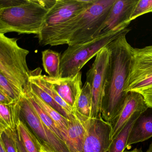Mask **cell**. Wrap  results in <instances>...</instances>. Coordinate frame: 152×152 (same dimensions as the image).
<instances>
[{
	"label": "cell",
	"mask_w": 152,
	"mask_h": 152,
	"mask_svg": "<svg viewBox=\"0 0 152 152\" xmlns=\"http://www.w3.org/2000/svg\"><path fill=\"white\" fill-rule=\"evenodd\" d=\"M116 0H95L94 3L72 19L45 28L37 36L42 46L80 44L99 37Z\"/></svg>",
	"instance_id": "1"
},
{
	"label": "cell",
	"mask_w": 152,
	"mask_h": 152,
	"mask_svg": "<svg viewBox=\"0 0 152 152\" xmlns=\"http://www.w3.org/2000/svg\"><path fill=\"white\" fill-rule=\"evenodd\" d=\"M128 28L107 45L110 58L101 114L111 124L122 108L128 92L127 82L130 72L132 48L126 39Z\"/></svg>",
	"instance_id": "2"
},
{
	"label": "cell",
	"mask_w": 152,
	"mask_h": 152,
	"mask_svg": "<svg viewBox=\"0 0 152 152\" xmlns=\"http://www.w3.org/2000/svg\"><path fill=\"white\" fill-rule=\"evenodd\" d=\"M56 0H0V34L38 35Z\"/></svg>",
	"instance_id": "3"
},
{
	"label": "cell",
	"mask_w": 152,
	"mask_h": 152,
	"mask_svg": "<svg viewBox=\"0 0 152 152\" xmlns=\"http://www.w3.org/2000/svg\"><path fill=\"white\" fill-rule=\"evenodd\" d=\"M16 38L0 34V74L26 94L30 91L31 72L26 62L29 51L19 47Z\"/></svg>",
	"instance_id": "4"
},
{
	"label": "cell",
	"mask_w": 152,
	"mask_h": 152,
	"mask_svg": "<svg viewBox=\"0 0 152 152\" xmlns=\"http://www.w3.org/2000/svg\"><path fill=\"white\" fill-rule=\"evenodd\" d=\"M126 29L112 32L84 43L68 46L61 55L60 78L75 76L89 60Z\"/></svg>",
	"instance_id": "5"
},
{
	"label": "cell",
	"mask_w": 152,
	"mask_h": 152,
	"mask_svg": "<svg viewBox=\"0 0 152 152\" xmlns=\"http://www.w3.org/2000/svg\"><path fill=\"white\" fill-rule=\"evenodd\" d=\"M110 54L107 46L103 48L96 56L95 61L86 74V82L90 85L92 93L90 118H97L101 115V105L106 83Z\"/></svg>",
	"instance_id": "6"
},
{
	"label": "cell",
	"mask_w": 152,
	"mask_h": 152,
	"mask_svg": "<svg viewBox=\"0 0 152 152\" xmlns=\"http://www.w3.org/2000/svg\"><path fill=\"white\" fill-rule=\"evenodd\" d=\"M152 87V46L132 48L130 72L127 92H139Z\"/></svg>",
	"instance_id": "7"
},
{
	"label": "cell",
	"mask_w": 152,
	"mask_h": 152,
	"mask_svg": "<svg viewBox=\"0 0 152 152\" xmlns=\"http://www.w3.org/2000/svg\"><path fill=\"white\" fill-rule=\"evenodd\" d=\"M19 103L20 118L42 143L47 144L56 152H70L65 142L44 124L25 95L20 99Z\"/></svg>",
	"instance_id": "8"
},
{
	"label": "cell",
	"mask_w": 152,
	"mask_h": 152,
	"mask_svg": "<svg viewBox=\"0 0 152 152\" xmlns=\"http://www.w3.org/2000/svg\"><path fill=\"white\" fill-rule=\"evenodd\" d=\"M111 132V124L101 115L97 118H90L82 152H107L112 142Z\"/></svg>",
	"instance_id": "9"
},
{
	"label": "cell",
	"mask_w": 152,
	"mask_h": 152,
	"mask_svg": "<svg viewBox=\"0 0 152 152\" xmlns=\"http://www.w3.org/2000/svg\"><path fill=\"white\" fill-rule=\"evenodd\" d=\"M94 1L95 0H56L47 15L44 29L72 19L90 7Z\"/></svg>",
	"instance_id": "10"
},
{
	"label": "cell",
	"mask_w": 152,
	"mask_h": 152,
	"mask_svg": "<svg viewBox=\"0 0 152 152\" xmlns=\"http://www.w3.org/2000/svg\"><path fill=\"white\" fill-rule=\"evenodd\" d=\"M139 0H116L112 7L99 36L127 28Z\"/></svg>",
	"instance_id": "11"
},
{
	"label": "cell",
	"mask_w": 152,
	"mask_h": 152,
	"mask_svg": "<svg viewBox=\"0 0 152 152\" xmlns=\"http://www.w3.org/2000/svg\"><path fill=\"white\" fill-rule=\"evenodd\" d=\"M148 108L140 93L136 91L128 92L122 108L110 124L112 128L111 140L116 137L135 113L144 112Z\"/></svg>",
	"instance_id": "12"
},
{
	"label": "cell",
	"mask_w": 152,
	"mask_h": 152,
	"mask_svg": "<svg viewBox=\"0 0 152 152\" xmlns=\"http://www.w3.org/2000/svg\"><path fill=\"white\" fill-rule=\"evenodd\" d=\"M43 78L52 85L59 96L73 108L75 102L81 92L82 73L80 72L73 77L51 78L43 75Z\"/></svg>",
	"instance_id": "13"
},
{
	"label": "cell",
	"mask_w": 152,
	"mask_h": 152,
	"mask_svg": "<svg viewBox=\"0 0 152 152\" xmlns=\"http://www.w3.org/2000/svg\"><path fill=\"white\" fill-rule=\"evenodd\" d=\"M90 118L74 111L67 127V145L70 152H82Z\"/></svg>",
	"instance_id": "14"
},
{
	"label": "cell",
	"mask_w": 152,
	"mask_h": 152,
	"mask_svg": "<svg viewBox=\"0 0 152 152\" xmlns=\"http://www.w3.org/2000/svg\"><path fill=\"white\" fill-rule=\"evenodd\" d=\"M152 137V108L142 112L134 123L130 133L127 147L143 142Z\"/></svg>",
	"instance_id": "15"
},
{
	"label": "cell",
	"mask_w": 152,
	"mask_h": 152,
	"mask_svg": "<svg viewBox=\"0 0 152 152\" xmlns=\"http://www.w3.org/2000/svg\"><path fill=\"white\" fill-rule=\"evenodd\" d=\"M19 100L10 104H0V131L17 129L18 124L20 119Z\"/></svg>",
	"instance_id": "16"
},
{
	"label": "cell",
	"mask_w": 152,
	"mask_h": 152,
	"mask_svg": "<svg viewBox=\"0 0 152 152\" xmlns=\"http://www.w3.org/2000/svg\"><path fill=\"white\" fill-rule=\"evenodd\" d=\"M142 112H137L132 115L116 137L112 140L107 152H124L134 123Z\"/></svg>",
	"instance_id": "17"
},
{
	"label": "cell",
	"mask_w": 152,
	"mask_h": 152,
	"mask_svg": "<svg viewBox=\"0 0 152 152\" xmlns=\"http://www.w3.org/2000/svg\"><path fill=\"white\" fill-rule=\"evenodd\" d=\"M39 105L40 107L50 116L54 121L64 134L65 139L66 143L67 145V127L69 120L60 114L57 111L52 108L50 106L46 104L41 99L33 93L30 89L27 93Z\"/></svg>",
	"instance_id": "18"
},
{
	"label": "cell",
	"mask_w": 152,
	"mask_h": 152,
	"mask_svg": "<svg viewBox=\"0 0 152 152\" xmlns=\"http://www.w3.org/2000/svg\"><path fill=\"white\" fill-rule=\"evenodd\" d=\"M42 65L45 72L51 78H60L61 56L56 51L46 50L42 52Z\"/></svg>",
	"instance_id": "19"
},
{
	"label": "cell",
	"mask_w": 152,
	"mask_h": 152,
	"mask_svg": "<svg viewBox=\"0 0 152 152\" xmlns=\"http://www.w3.org/2000/svg\"><path fill=\"white\" fill-rule=\"evenodd\" d=\"M17 130L27 152H40L41 142L21 118L18 124Z\"/></svg>",
	"instance_id": "20"
},
{
	"label": "cell",
	"mask_w": 152,
	"mask_h": 152,
	"mask_svg": "<svg viewBox=\"0 0 152 152\" xmlns=\"http://www.w3.org/2000/svg\"><path fill=\"white\" fill-rule=\"evenodd\" d=\"M92 93L90 85L85 82L81 92L77 99L74 107V111L83 116L90 118L92 109Z\"/></svg>",
	"instance_id": "21"
},
{
	"label": "cell",
	"mask_w": 152,
	"mask_h": 152,
	"mask_svg": "<svg viewBox=\"0 0 152 152\" xmlns=\"http://www.w3.org/2000/svg\"><path fill=\"white\" fill-rule=\"evenodd\" d=\"M30 88L31 90L44 102L57 111L64 117L70 120L73 114L70 115L65 110L61 107L56 101L42 87H41L33 79L30 77Z\"/></svg>",
	"instance_id": "22"
},
{
	"label": "cell",
	"mask_w": 152,
	"mask_h": 152,
	"mask_svg": "<svg viewBox=\"0 0 152 152\" xmlns=\"http://www.w3.org/2000/svg\"><path fill=\"white\" fill-rule=\"evenodd\" d=\"M26 97L28 99L34 108L39 115L40 119L42 121L44 124L50 130L52 131L56 136H57L59 138L61 139L62 140L65 142V139L64 137V134L58 128L56 124L52 120V118L49 116L48 115L45 113V111L39 106V105L30 96L28 93L25 95Z\"/></svg>",
	"instance_id": "23"
},
{
	"label": "cell",
	"mask_w": 152,
	"mask_h": 152,
	"mask_svg": "<svg viewBox=\"0 0 152 152\" xmlns=\"http://www.w3.org/2000/svg\"><path fill=\"white\" fill-rule=\"evenodd\" d=\"M0 91L8 95L15 102L19 101L25 95L18 88L1 74H0Z\"/></svg>",
	"instance_id": "24"
},
{
	"label": "cell",
	"mask_w": 152,
	"mask_h": 152,
	"mask_svg": "<svg viewBox=\"0 0 152 152\" xmlns=\"http://www.w3.org/2000/svg\"><path fill=\"white\" fill-rule=\"evenodd\" d=\"M15 131L6 129L0 132V141L2 142L7 152H18L15 139Z\"/></svg>",
	"instance_id": "25"
},
{
	"label": "cell",
	"mask_w": 152,
	"mask_h": 152,
	"mask_svg": "<svg viewBox=\"0 0 152 152\" xmlns=\"http://www.w3.org/2000/svg\"><path fill=\"white\" fill-rule=\"evenodd\" d=\"M152 13V0H139L132 15L131 20L147 13Z\"/></svg>",
	"instance_id": "26"
},
{
	"label": "cell",
	"mask_w": 152,
	"mask_h": 152,
	"mask_svg": "<svg viewBox=\"0 0 152 152\" xmlns=\"http://www.w3.org/2000/svg\"><path fill=\"white\" fill-rule=\"evenodd\" d=\"M142 95L148 107L152 108V87L139 91Z\"/></svg>",
	"instance_id": "27"
},
{
	"label": "cell",
	"mask_w": 152,
	"mask_h": 152,
	"mask_svg": "<svg viewBox=\"0 0 152 152\" xmlns=\"http://www.w3.org/2000/svg\"><path fill=\"white\" fill-rule=\"evenodd\" d=\"M15 137L18 152H27L23 144L20 134L17 129L15 131Z\"/></svg>",
	"instance_id": "28"
},
{
	"label": "cell",
	"mask_w": 152,
	"mask_h": 152,
	"mask_svg": "<svg viewBox=\"0 0 152 152\" xmlns=\"http://www.w3.org/2000/svg\"><path fill=\"white\" fill-rule=\"evenodd\" d=\"M15 102L3 91H0V103L4 104H10ZM16 102V101H15Z\"/></svg>",
	"instance_id": "29"
},
{
	"label": "cell",
	"mask_w": 152,
	"mask_h": 152,
	"mask_svg": "<svg viewBox=\"0 0 152 152\" xmlns=\"http://www.w3.org/2000/svg\"><path fill=\"white\" fill-rule=\"evenodd\" d=\"M40 152H56L54 149H52L47 144L42 143Z\"/></svg>",
	"instance_id": "30"
},
{
	"label": "cell",
	"mask_w": 152,
	"mask_h": 152,
	"mask_svg": "<svg viewBox=\"0 0 152 152\" xmlns=\"http://www.w3.org/2000/svg\"><path fill=\"white\" fill-rule=\"evenodd\" d=\"M0 152H7L5 147L1 141H0Z\"/></svg>",
	"instance_id": "31"
},
{
	"label": "cell",
	"mask_w": 152,
	"mask_h": 152,
	"mask_svg": "<svg viewBox=\"0 0 152 152\" xmlns=\"http://www.w3.org/2000/svg\"><path fill=\"white\" fill-rule=\"evenodd\" d=\"M124 152H143L142 149L141 148H136L131 151H124Z\"/></svg>",
	"instance_id": "32"
},
{
	"label": "cell",
	"mask_w": 152,
	"mask_h": 152,
	"mask_svg": "<svg viewBox=\"0 0 152 152\" xmlns=\"http://www.w3.org/2000/svg\"><path fill=\"white\" fill-rule=\"evenodd\" d=\"M146 152H152V142L150 144L148 149H147Z\"/></svg>",
	"instance_id": "33"
},
{
	"label": "cell",
	"mask_w": 152,
	"mask_h": 152,
	"mask_svg": "<svg viewBox=\"0 0 152 152\" xmlns=\"http://www.w3.org/2000/svg\"></svg>",
	"instance_id": "34"
},
{
	"label": "cell",
	"mask_w": 152,
	"mask_h": 152,
	"mask_svg": "<svg viewBox=\"0 0 152 152\" xmlns=\"http://www.w3.org/2000/svg\"></svg>",
	"instance_id": "35"
}]
</instances>
